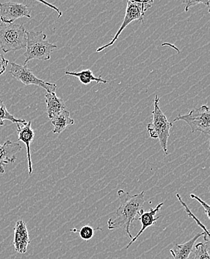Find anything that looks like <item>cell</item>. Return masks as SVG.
Masks as SVG:
<instances>
[{"mask_svg": "<svg viewBox=\"0 0 210 259\" xmlns=\"http://www.w3.org/2000/svg\"><path fill=\"white\" fill-rule=\"evenodd\" d=\"M145 194L144 191L140 194L131 196L129 192L123 190L117 191L120 205L116 211V217L108 221V229L110 230L122 229L126 232L130 239L133 237L130 232V227L133 221L139 219L144 213L145 205Z\"/></svg>", "mask_w": 210, "mask_h": 259, "instance_id": "1", "label": "cell"}, {"mask_svg": "<svg viewBox=\"0 0 210 259\" xmlns=\"http://www.w3.org/2000/svg\"><path fill=\"white\" fill-rule=\"evenodd\" d=\"M27 31L23 24L0 23V49L8 53L26 49Z\"/></svg>", "mask_w": 210, "mask_h": 259, "instance_id": "2", "label": "cell"}, {"mask_svg": "<svg viewBox=\"0 0 210 259\" xmlns=\"http://www.w3.org/2000/svg\"><path fill=\"white\" fill-rule=\"evenodd\" d=\"M56 45H53L47 39L43 31H27V46L25 52L24 65L31 60L48 61L51 59V53Z\"/></svg>", "mask_w": 210, "mask_h": 259, "instance_id": "3", "label": "cell"}, {"mask_svg": "<svg viewBox=\"0 0 210 259\" xmlns=\"http://www.w3.org/2000/svg\"><path fill=\"white\" fill-rule=\"evenodd\" d=\"M159 98L157 95L155 96L154 109L152 111L153 120L147 124V131L150 138L159 139L164 153L167 155V140L170 136V130L173 124L169 121L162 110L159 108Z\"/></svg>", "mask_w": 210, "mask_h": 259, "instance_id": "4", "label": "cell"}, {"mask_svg": "<svg viewBox=\"0 0 210 259\" xmlns=\"http://www.w3.org/2000/svg\"><path fill=\"white\" fill-rule=\"evenodd\" d=\"M153 3V2L152 0L151 1L144 2L128 1L124 19H123V23H122L120 27L119 28L118 31H117L115 35L114 36L113 38L109 43L104 45V46L99 47L97 50V53H100L105 49L113 45L116 40L118 39L119 36L120 35L122 31L124 30L125 28L130 24L132 22L140 21L141 23H143L145 12L152 7Z\"/></svg>", "mask_w": 210, "mask_h": 259, "instance_id": "5", "label": "cell"}, {"mask_svg": "<svg viewBox=\"0 0 210 259\" xmlns=\"http://www.w3.org/2000/svg\"><path fill=\"white\" fill-rule=\"evenodd\" d=\"M183 120L190 126L192 133L200 132L210 137V109L207 106L194 108L189 114L178 115L174 122Z\"/></svg>", "mask_w": 210, "mask_h": 259, "instance_id": "6", "label": "cell"}, {"mask_svg": "<svg viewBox=\"0 0 210 259\" xmlns=\"http://www.w3.org/2000/svg\"><path fill=\"white\" fill-rule=\"evenodd\" d=\"M9 73L20 82L24 84L25 85H37L38 87L43 88L48 93H56V89H57L56 84L46 82V81L40 79L34 74L30 69L27 68L25 66L20 65L16 63H11Z\"/></svg>", "mask_w": 210, "mask_h": 259, "instance_id": "7", "label": "cell"}, {"mask_svg": "<svg viewBox=\"0 0 210 259\" xmlns=\"http://www.w3.org/2000/svg\"><path fill=\"white\" fill-rule=\"evenodd\" d=\"M22 17L31 18V10L28 6L12 2L0 3V20L2 23H14L15 20Z\"/></svg>", "mask_w": 210, "mask_h": 259, "instance_id": "8", "label": "cell"}, {"mask_svg": "<svg viewBox=\"0 0 210 259\" xmlns=\"http://www.w3.org/2000/svg\"><path fill=\"white\" fill-rule=\"evenodd\" d=\"M21 150V145L17 142L7 141L3 145L0 144V174H5V165L16 161V155Z\"/></svg>", "mask_w": 210, "mask_h": 259, "instance_id": "9", "label": "cell"}, {"mask_svg": "<svg viewBox=\"0 0 210 259\" xmlns=\"http://www.w3.org/2000/svg\"><path fill=\"white\" fill-rule=\"evenodd\" d=\"M18 141H22L26 144L27 151L28 163H29V174L32 175L33 172L32 158H31L30 144L34 138V132L32 128V122L26 123H16Z\"/></svg>", "mask_w": 210, "mask_h": 259, "instance_id": "10", "label": "cell"}, {"mask_svg": "<svg viewBox=\"0 0 210 259\" xmlns=\"http://www.w3.org/2000/svg\"><path fill=\"white\" fill-rule=\"evenodd\" d=\"M29 244H30V239H29L26 224L24 221L20 220L17 221L15 227L14 246H15V250L18 253H26Z\"/></svg>", "mask_w": 210, "mask_h": 259, "instance_id": "11", "label": "cell"}, {"mask_svg": "<svg viewBox=\"0 0 210 259\" xmlns=\"http://www.w3.org/2000/svg\"><path fill=\"white\" fill-rule=\"evenodd\" d=\"M163 205H164V202H161V203L158 204L156 205V208H150V211H147V212H144L139 217V220L142 223V229H141V230L139 231V233L136 236L133 237V239L130 241L129 244L126 246V249H128L132 244H133L141 236V235L144 233L146 229L156 224V221L159 219V217H156V218L155 216H156L158 211L162 208Z\"/></svg>", "mask_w": 210, "mask_h": 259, "instance_id": "12", "label": "cell"}, {"mask_svg": "<svg viewBox=\"0 0 210 259\" xmlns=\"http://www.w3.org/2000/svg\"><path fill=\"white\" fill-rule=\"evenodd\" d=\"M45 101L47 104V113L50 120L67 110L63 100L59 98L56 93H47L45 94Z\"/></svg>", "mask_w": 210, "mask_h": 259, "instance_id": "13", "label": "cell"}, {"mask_svg": "<svg viewBox=\"0 0 210 259\" xmlns=\"http://www.w3.org/2000/svg\"><path fill=\"white\" fill-rule=\"evenodd\" d=\"M203 232L198 233L194 238L189 240L184 244H177L172 249H170V253L172 254L174 259H189V255L192 253V249L199 238L203 236Z\"/></svg>", "mask_w": 210, "mask_h": 259, "instance_id": "14", "label": "cell"}, {"mask_svg": "<svg viewBox=\"0 0 210 259\" xmlns=\"http://www.w3.org/2000/svg\"><path fill=\"white\" fill-rule=\"evenodd\" d=\"M51 122L54 126L53 133L59 135L65 131L67 127L73 125L74 120L70 118V112L67 110L51 119Z\"/></svg>", "mask_w": 210, "mask_h": 259, "instance_id": "15", "label": "cell"}, {"mask_svg": "<svg viewBox=\"0 0 210 259\" xmlns=\"http://www.w3.org/2000/svg\"><path fill=\"white\" fill-rule=\"evenodd\" d=\"M65 73L67 76L77 77L80 82L85 85L90 84L92 81H96L98 84L99 83H103V84H107L108 83V81L103 79L101 76L95 77L94 76L93 72L89 69L81 70L80 72L65 71Z\"/></svg>", "mask_w": 210, "mask_h": 259, "instance_id": "16", "label": "cell"}, {"mask_svg": "<svg viewBox=\"0 0 210 259\" xmlns=\"http://www.w3.org/2000/svg\"><path fill=\"white\" fill-rule=\"evenodd\" d=\"M176 197L178 198L180 203L183 205V208H184L185 211L187 213V214L189 215V218H192V219L195 221L196 224H197V225L200 227V228L203 229V233H204L203 234V238H204V241H206V242H210V231L208 230V229H206V227H205V226L203 225L201 222H200V220L197 219V218H196L195 215H194V213L192 212V211L189 209L188 205H186V204L185 203L184 201L182 199L180 194H177Z\"/></svg>", "mask_w": 210, "mask_h": 259, "instance_id": "17", "label": "cell"}, {"mask_svg": "<svg viewBox=\"0 0 210 259\" xmlns=\"http://www.w3.org/2000/svg\"><path fill=\"white\" fill-rule=\"evenodd\" d=\"M5 120H9L14 123L23 124L26 122V120L15 118L12 114H11L8 111L6 105L3 103V100L0 99V126L4 125Z\"/></svg>", "mask_w": 210, "mask_h": 259, "instance_id": "18", "label": "cell"}, {"mask_svg": "<svg viewBox=\"0 0 210 259\" xmlns=\"http://www.w3.org/2000/svg\"><path fill=\"white\" fill-rule=\"evenodd\" d=\"M194 259H210L208 252V242H200L195 245Z\"/></svg>", "mask_w": 210, "mask_h": 259, "instance_id": "19", "label": "cell"}, {"mask_svg": "<svg viewBox=\"0 0 210 259\" xmlns=\"http://www.w3.org/2000/svg\"><path fill=\"white\" fill-rule=\"evenodd\" d=\"M99 229L102 230V229L99 228V227L97 229H94L93 227H90V226H84L79 230H78L77 229H71V231L72 232H78L81 239L84 240V241H89L95 235V231L99 230Z\"/></svg>", "mask_w": 210, "mask_h": 259, "instance_id": "20", "label": "cell"}, {"mask_svg": "<svg viewBox=\"0 0 210 259\" xmlns=\"http://www.w3.org/2000/svg\"><path fill=\"white\" fill-rule=\"evenodd\" d=\"M185 6V12H189L191 8L197 6L198 4H204L208 7H210L209 0H203V1H195V0H184L182 2Z\"/></svg>", "mask_w": 210, "mask_h": 259, "instance_id": "21", "label": "cell"}, {"mask_svg": "<svg viewBox=\"0 0 210 259\" xmlns=\"http://www.w3.org/2000/svg\"><path fill=\"white\" fill-rule=\"evenodd\" d=\"M191 198L195 199L196 201L199 202L200 205L203 206V210H204V212L206 213L207 218L210 220V205L209 204L206 203L204 201L202 200L200 197H197V196L194 195L193 194H190Z\"/></svg>", "mask_w": 210, "mask_h": 259, "instance_id": "22", "label": "cell"}, {"mask_svg": "<svg viewBox=\"0 0 210 259\" xmlns=\"http://www.w3.org/2000/svg\"><path fill=\"white\" fill-rule=\"evenodd\" d=\"M9 61L7 59H5L3 55L0 54V76L6 72L8 64Z\"/></svg>", "mask_w": 210, "mask_h": 259, "instance_id": "23", "label": "cell"}, {"mask_svg": "<svg viewBox=\"0 0 210 259\" xmlns=\"http://www.w3.org/2000/svg\"><path fill=\"white\" fill-rule=\"evenodd\" d=\"M40 3H44V4L47 5V6H48L49 7L51 8V9H54V10H56V12H58V13L59 14V17L62 16V12H60V11L59 10V9H57V8L55 7L54 6H53V5L49 4V3H46V2L44 1H40Z\"/></svg>", "mask_w": 210, "mask_h": 259, "instance_id": "24", "label": "cell"}, {"mask_svg": "<svg viewBox=\"0 0 210 259\" xmlns=\"http://www.w3.org/2000/svg\"><path fill=\"white\" fill-rule=\"evenodd\" d=\"M209 155H210V138H209ZM210 156V155H209Z\"/></svg>", "mask_w": 210, "mask_h": 259, "instance_id": "25", "label": "cell"}, {"mask_svg": "<svg viewBox=\"0 0 210 259\" xmlns=\"http://www.w3.org/2000/svg\"><path fill=\"white\" fill-rule=\"evenodd\" d=\"M209 15H210V7H209Z\"/></svg>", "mask_w": 210, "mask_h": 259, "instance_id": "26", "label": "cell"}]
</instances>
